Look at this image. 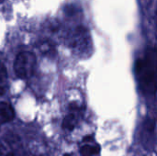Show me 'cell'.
<instances>
[{
  "label": "cell",
  "mask_w": 157,
  "mask_h": 156,
  "mask_svg": "<svg viewBox=\"0 0 157 156\" xmlns=\"http://www.w3.org/2000/svg\"><path fill=\"white\" fill-rule=\"evenodd\" d=\"M144 130L148 132V133H153L155 130V121L152 119L147 120L144 122Z\"/></svg>",
  "instance_id": "cell-8"
},
{
  "label": "cell",
  "mask_w": 157,
  "mask_h": 156,
  "mask_svg": "<svg viewBox=\"0 0 157 156\" xmlns=\"http://www.w3.org/2000/svg\"><path fill=\"white\" fill-rule=\"evenodd\" d=\"M15 118V111L12 106L6 102H0V125L10 122Z\"/></svg>",
  "instance_id": "cell-5"
},
{
  "label": "cell",
  "mask_w": 157,
  "mask_h": 156,
  "mask_svg": "<svg viewBox=\"0 0 157 156\" xmlns=\"http://www.w3.org/2000/svg\"><path fill=\"white\" fill-rule=\"evenodd\" d=\"M2 1H3V0H0V2H2Z\"/></svg>",
  "instance_id": "cell-13"
},
{
  "label": "cell",
  "mask_w": 157,
  "mask_h": 156,
  "mask_svg": "<svg viewBox=\"0 0 157 156\" xmlns=\"http://www.w3.org/2000/svg\"><path fill=\"white\" fill-rule=\"evenodd\" d=\"M0 156H25L22 143L16 134H6L0 142Z\"/></svg>",
  "instance_id": "cell-3"
},
{
  "label": "cell",
  "mask_w": 157,
  "mask_h": 156,
  "mask_svg": "<svg viewBox=\"0 0 157 156\" xmlns=\"http://www.w3.org/2000/svg\"><path fill=\"white\" fill-rule=\"evenodd\" d=\"M6 77H7L6 69L5 65L0 63V83L4 82L6 79Z\"/></svg>",
  "instance_id": "cell-10"
},
{
  "label": "cell",
  "mask_w": 157,
  "mask_h": 156,
  "mask_svg": "<svg viewBox=\"0 0 157 156\" xmlns=\"http://www.w3.org/2000/svg\"><path fill=\"white\" fill-rule=\"evenodd\" d=\"M75 125H76V117L75 114L71 113V114H68L64 119H63V128L66 131H72L75 128Z\"/></svg>",
  "instance_id": "cell-6"
},
{
  "label": "cell",
  "mask_w": 157,
  "mask_h": 156,
  "mask_svg": "<svg viewBox=\"0 0 157 156\" xmlns=\"http://www.w3.org/2000/svg\"><path fill=\"white\" fill-rule=\"evenodd\" d=\"M99 152L98 146H93V145H84L80 148V154L81 156H93Z\"/></svg>",
  "instance_id": "cell-7"
},
{
  "label": "cell",
  "mask_w": 157,
  "mask_h": 156,
  "mask_svg": "<svg viewBox=\"0 0 157 156\" xmlns=\"http://www.w3.org/2000/svg\"><path fill=\"white\" fill-rule=\"evenodd\" d=\"M63 156H71V155H70V154H64Z\"/></svg>",
  "instance_id": "cell-12"
},
{
  "label": "cell",
  "mask_w": 157,
  "mask_h": 156,
  "mask_svg": "<svg viewBox=\"0 0 157 156\" xmlns=\"http://www.w3.org/2000/svg\"><path fill=\"white\" fill-rule=\"evenodd\" d=\"M90 41L91 40L88 30L85 27L79 26L76 28L75 36L72 39L71 47L79 53H86L90 50Z\"/></svg>",
  "instance_id": "cell-4"
},
{
  "label": "cell",
  "mask_w": 157,
  "mask_h": 156,
  "mask_svg": "<svg viewBox=\"0 0 157 156\" xmlns=\"http://www.w3.org/2000/svg\"><path fill=\"white\" fill-rule=\"evenodd\" d=\"M40 49L42 51V53H49L53 51V46L50 42H42L41 45L40 46Z\"/></svg>",
  "instance_id": "cell-9"
},
{
  "label": "cell",
  "mask_w": 157,
  "mask_h": 156,
  "mask_svg": "<svg viewBox=\"0 0 157 156\" xmlns=\"http://www.w3.org/2000/svg\"><path fill=\"white\" fill-rule=\"evenodd\" d=\"M37 60L32 52L23 51L17 55L14 62V71L16 75L21 79L30 77L35 72Z\"/></svg>",
  "instance_id": "cell-2"
},
{
  "label": "cell",
  "mask_w": 157,
  "mask_h": 156,
  "mask_svg": "<svg viewBox=\"0 0 157 156\" xmlns=\"http://www.w3.org/2000/svg\"><path fill=\"white\" fill-rule=\"evenodd\" d=\"M5 92H6L5 87H4V86H0V96H3V95L5 94Z\"/></svg>",
  "instance_id": "cell-11"
},
{
  "label": "cell",
  "mask_w": 157,
  "mask_h": 156,
  "mask_svg": "<svg viewBox=\"0 0 157 156\" xmlns=\"http://www.w3.org/2000/svg\"><path fill=\"white\" fill-rule=\"evenodd\" d=\"M135 74L142 91L154 95L157 89V48L149 47L136 61Z\"/></svg>",
  "instance_id": "cell-1"
}]
</instances>
